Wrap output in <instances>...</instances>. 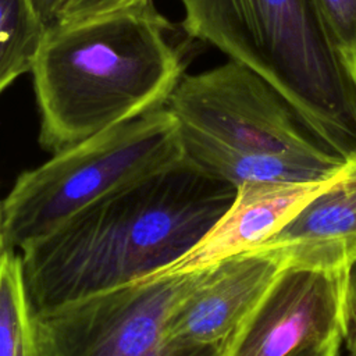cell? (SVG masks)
Returning <instances> with one entry per match:
<instances>
[{
	"mask_svg": "<svg viewBox=\"0 0 356 356\" xmlns=\"http://www.w3.org/2000/svg\"><path fill=\"white\" fill-rule=\"evenodd\" d=\"M349 278L356 282V264L350 268V271H349Z\"/></svg>",
	"mask_w": 356,
	"mask_h": 356,
	"instance_id": "obj_19",
	"label": "cell"
},
{
	"mask_svg": "<svg viewBox=\"0 0 356 356\" xmlns=\"http://www.w3.org/2000/svg\"><path fill=\"white\" fill-rule=\"evenodd\" d=\"M179 161L177 122L165 106L53 153L24 171L3 200L6 246L21 250L111 192Z\"/></svg>",
	"mask_w": 356,
	"mask_h": 356,
	"instance_id": "obj_4",
	"label": "cell"
},
{
	"mask_svg": "<svg viewBox=\"0 0 356 356\" xmlns=\"http://www.w3.org/2000/svg\"><path fill=\"white\" fill-rule=\"evenodd\" d=\"M352 78L356 71V0H314Z\"/></svg>",
	"mask_w": 356,
	"mask_h": 356,
	"instance_id": "obj_13",
	"label": "cell"
},
{
	"mask_svg": "<svg viewBox=\"0 0 356 356\" xmlns=\"http://www.w3.org/2000/svg\"><path fill=\"white\" fill-rule=\"evenodd\" d=\"M193 271L96 293L35 318L39 356H218V346H182L165 321Z\"/></svg>",
	"mask_w": 356,
	"mask_h": 356,
	"instance_id": "obj_6",
	"label": "cell"
},
{
	"mask_svg": "<svg viewBox=\"0 0 356 356\" xmlns=\"http://www.w3.org/2000/svg\"><path fill=\"white\" fill-rule=\"evenodd\" d=\"M182 28L273 85L337 156L356 154V83L314 0H179Z\"/></svg>",
	"mask_w": 356,
	"mask_h": 356,
	"instance_id": "obj_3",
	"label": "cell"
},
{
	"mask_svg": "<svg viewBox=\"0 0 356 356\" xmlns=\"http://www.w3.org/2000/svg\"><path fill=\"white\" fill-rule=\"evenodd\" d=\"M6 250H8V249L6 246L4 234H3V218H1V206H0V257L4 254Z\"/></svg>",
	"mask_w": 356,
	"mask_h": 356,
	"instance_id": "obj_18",
	"label": "cell"
},
{
	"mask_svg": "<svg viewBox=\"0 0 356 356\" xmlns=\"http://www.w3.org/2000/svg\"><path fill=\"white\" fill-rule=\"evenodd\" d=\"M146 0H67L56 22H68L103 14Z\"/></svg>",
	"mask_w": 356,
	"mask_h": 356,
	"instance_id": "obj_14",
	"label": "cell"
},
{
	"mask_svg": "<svg viewBox=\"0 0 356 356\" xmlns=\"http://www.w3.org/2000/svg\"><path fill=\"white\" fill-rule=\"evenodd\" d=\"M236 186L184 160L92 203L21 249L33 317L153 275L189 252Z\"/></svg>",
	"mask_w": 356,
	"mask_h": 356,
	"instance_id": "obj_1",
	"label": "cell"
},
{
	"mask_svg": "<svg viewBox=\"0 0 356 356\" xmlns=\"http://www.w3.org/2000/svg\"><path fill=\"white\" fill-rule=\"evenodd\" d=\"M282 271L267 252L249 250L193 271L165 321L167 338L182 346H220Z\"/></svg>",
	"mask_w": 356,
	"mask_h": 356,
	"instance_id": "obj_8",
	"label": "cell"
},
{
	"mask_svg": "<svg viewBox=\"0 0 356 356\" xmlns=\"http://www.w3.org/2000/svg\"><path fill=\"white\" fill-rule=\"evenodd\" d=\"M170 29L153 0L49 25L31 71L40 146L57 153L165 106L184 76Z\"/></svg>",
	"mask_w": 356,
	"mask_h": 356,
	"instance_id": "obj_2",
	"label": "cell"
},
{
	"mask_svg": "<svg viewBox=\"0 0 356 356\" xmlns=\"http://www.w3.org/2000/svg\"><path fill=\"white\" fill-rule=\"evenodd\" d=\"M252 250L273 254L282 270L349 273L356 264V154L334 184Z\"/></svg>",
	"mask_w": 356,
	"mask_h": 356,
	"instance_id": "obj_10",
	"label": "cell"
},
{
	"mask_svg": "<svg viewBox=\"0 0 356 356\" xmlns=\"http://www.w3.org/2000/svg\"><path fill=\"white\" fill-rule=\"evenodd\" d=\"M349 273L282 270L218 356H288L343 331Z\"/></svg>",
	"mask_w": 356,
	"mask_h": 356,
	"instance_id": "obj_7",
	"label": "cell"
},
{
	"mask_svg": "<svg viewBox=\"0 0 356 356\" xmlns=\"http://www.w3.org/2000/svg\"><path fill=\"white\" fill-rule=\"evenodd\" d=\"M165 107L177 122L182 160L191 167L222 154L343 160L273 85L234 60L184 74Z\"/></svg>",
	"mask_w": 356,
	"mask_h": 356,
	"instance_id": "obj_5",
	"label": "cell"
},
{
	"mask_svg": "<svg viewBox=\"0 0 356 356\" xmlns=\"http://www.w3.org/2000/svg\"><path fill=\"white\" fill-rule=\"evenodd\" d=\"M46 28L57 21V17L67 0H33Z\"/></svg>",
	"mask_w": 356,
	"mask_h": 356,
	"instance_id": "obj_17",
	"label": "cell"
},
{
	"mask_svg": "<svg viewBox=\"0 0 356 356\" xmlns=\"http://www.w3.org/2000/svg\"><path fill=\"white\" fill-rule=\"evenodd\" d=\"M0 356H39L21 254L14 250L0 257Z\"/></svg>",
	"mask_w": 356,
	"mask_h": 356,
	"instance_id": "obj_12",
	"label": "cell"
},
{
	"mask_svg": "<svg viewBox=\"0 0 356 356\" xmlns=\"http://www.w3.org/2000/svg\"><path fill=\"white\" fill-rule=\"evenodd\" d=\"M353 81H355V83H356V71H355V76H353Z\"/></svg>",
	"mask_w": 356,
	"mask_h": 356,
	"instance_id": "obj_20",
	"label": "cell"
},
{
	"mask_svg": "<svg viewBox=\"0 0 356 356\" xmlns=\"http://www.w3.org/2000/svg\"><path fill=\"white\" fill-rule=\"evenodd\" d=\"M343 342L349 356H356V282L349 275L343 314Z\"/></svg>",
	"mask_w": 356,
	"mask_h": 356,
	"instance_id": "obj_15",
	"label": "cell"
},
{
	"mask_svg": "<svg viewBox=\"0 0 356 356\" xmlns=\"http://www.w3.org/2000/svg\"><path fill=\"white\" fill-rule=\"evenodd\" d=\"M343 343V331H339L325 339L302 346L288 356H339Z\"/></svg>",
	"mask_w": 356,
	"mask_h": 356,
	"instance_id": "obj_16",
	"label": "cell"
},
{
	"mask_svg": "<svg viewBox=\"0 0 356 356\" xmlns=\"http://www.w3.org/2000/svg\"><path fill=\"white\" fill-rule=\"evenodd\" d=\"M44 31L33 0H0V95L32 71Z\"/></svg>",
	"mask_w": 356,
	"mask_h": 356,
	"instance_id": "obj_11",
	"label": "cell"
},
{
	"mask_svg": "<svg viewBox=\"0 0 356 356\" xmlns=\"http://www.w3.org/2000/svg\"><path fill=\"white\" fill-rule=\"evenodd\" d=\"M342 170L331 178L318 181L243 182L238 185L231 206L207 234L175 263L145 278L196 271L252 250L334 184Z\"/></svg>",
	"mask_w": 356,
	"mask_h": 356,
	"instance_id": "obj_9",
	"label": "cell"
}]
</instances>
